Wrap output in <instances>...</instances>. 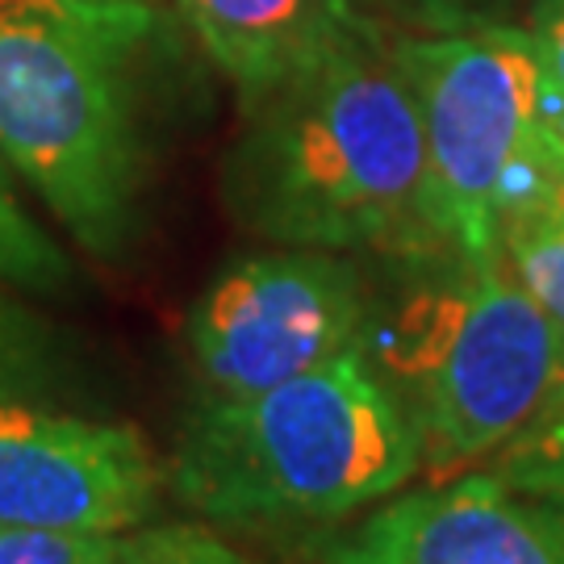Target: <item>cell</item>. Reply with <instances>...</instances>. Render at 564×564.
Segmentation results:
<instances>
[{
    "label": "cell",
    "instance_id": "obj_5",
    "mask_svg": "<svg viewBox=\"0 0 564 564\" xmlns=\"http://www.w3.org/2000/svg\"><path fill=\"white\" fill-rule=\"evenodd\" d=\"M426 142V223L447 260H502V226L544 209L552 151L540 59L523 21L405 34Z\"/></svg>",
    "mask_w": 564,
    "mask_h": 564
},
{
    "label": "cell",
    "instance_id": "obj_19",
    "mask_svg": "<svg viewBox=\"0 0 564 564\" xmlns=\"http://www.w3.org/2000/svg\"><path fill=\"white\" fill-rule=\"evenodd\" d=\"M544 139H547V134H544ZM547 147H552V184H547L544 209H561V214H564V142L547 139Z\"/></svg>",
    "mask_w": 564,
    "mask_h": 564
},
{
    "label": "cell",
    "instance_id": "obj_6",
    "mask_svg": "<svg viewBox=\"0 0 564 564\" xmlns=\"http://www.w3.org/2000/svg\"><path fill=\"white\" fill-rule=\"evenodd\" d=\"M364 284L335 251L281 247L230 263L205 289L184 339L202 402L251 398L356 347Z\"/></svg>",
    "mask_w": 564,
    "mask_h": 564
},
{
    "label": "cell",
    "instance_id": "obj_7",
    "mask_svg": "<svg viewBox=\"0 0 564 564\" xmlns=\"http://www.w3.org/2000/svg\"><path fill=\"white\" fill-rule=\"evenodd\" d=\"M163 485L134 426L0 398V527L126 535L160 510Z\"/></svg>",
    "mask_w": 564,
    "mask_h": 564
},
{
    "label": "cell",
    "instance_id": "obj_8",
    "mask_svg": "<svg viewBox=\"0 0 564 564\" xmlns=\"http://www.w3.org/2000/svg\"><path fill=\"white\" fill-rule=\"evenodd\" d=\"M323 564H561L494 473H464L372 510L323 552Z\"/></svg>",
    "mask_w": 564,
    "mask_h": 564
},
{
    "label": "cell",
    "instance_id": "obj_9",
    "mask_svg": "<svg viewBox=\"0 0 564 564\" xmlns=\"http://www.w3.org/2000/svg\"><path fill=\"white\" fill-rule=\"evenodd\" d=\"M209 59L239 88L242 105L297 72L347 21L372 13L364 0H176Z\"/></svg>",
    "mask_w": 564,
    "mask_h": 564
},
{
    "label": "cell",
    "instance_id": "obj_10",
    "mask_svg": "<svg viewBox=\"0 0 564 564\" xmlns=\"http://www.w3.org/2000/svg\"><path fill=\"white\" fill-rule=\"evenodd\" d=\"M0 281L30 293H63L76 281L67 251L25 214L4 167H0Z\"/></svg>",
    "mask_w": 564,
    "mask_h": 564
},
{
    "label": "cell",
    "instance_id": "obj_1",
    "mask_svg": "<svg viewBox=\"0 0 564 564\" xmlns=\"http://www.w3.org/2000/svg\"><path fill=\"white\" fill-rule=\"evenodd\" d=\"M242 113L226 197L251 235L314 251H440L398 25L360 13Z\"/></svg>",
    "mask_w": 564,
    "mask_h": 564
},
{
    "label": "cell",
    "instance_id": "obj_17",
    "mask_svg": "<svg viewBox=\"0 0 564 564\" xmlns=\"http://www.w3.org/2000/svg\"><path fill=\"white\" fill-rule=\"evenodd\" d=\"M118 535L0 527V564H105Z\"/></svg>",
    "mask_w": 564,
    "mask_h": 564
},
{
    "label": "cell",
    "instance_id": "obj_3",
    "mask_svg": "<svg viewBox=\"0 0 564 564\" xmlns=\"http://www.w3.org/2000/svg\"><path fill=\"white\" fill-rule=\"evenodd\" d=\"M419 468V431L356 343L263 393L197 405L172 489L218 523H339L393 498Z\"/></svg>",
    "mask_w": 564,
    "mask_h": 564
},
{
    "label": "cell",
    "instance_id": "obj_13",
    "mask_svg": "<svg viewBox=\"0 0 564 564\" xmlns=\"http://www.w3.org/2000/svg\"><path fill=\"white\" fill-rule=\"evenodd\" d=\"M485 473L519 498H564V414L510 440L498 456H489Z\"/></svg>",
    "mask_w": 564,
    "mask_h": 564
},
{
    "label": "cell",
    "instance_id": "obj_16",
    "mask_svg": "<svg viewBox=\"0 0 564 564\" xmlns=\"http://www.w3.org/2000/svg\"><path fill=\"white\" fill-rule=\"evenodd\" d=\"M527 34L540 59V118L552 142H564V0H535L527 9Z\"/></svg>",
    "mask_w": 564,
    "mask_h": 564
},
{
    "label": "cell",
    "instance_id": "obj_4",
    "mask_svg": "<svg viewBox=\"0 0 564 564\" xmlns=\"http://www.w3.org/2000/svg\"><path fill=\"white\" fill-rule=\"evenodd\" d=\"M360 347L405 405L431 481L473 473L564 414V326L506 260H452L447 276L414 284L364 323Z\"/></svg>",
    "mask_w": 564,
    "mask_h": 564
},
{
    "label": "cell",
    "instance_id": "obj_14",
    "mask_svg": "<svg viewBox=\"0 0 564 564\" xmlns=\"http://www.w3.org/2000/svg\"><path fill=\"white\" fill-rule=\"evenodd\" d=\"M377 18L405 34H460L481 25H506L535 0H364Z\"/></svg>",
    "mask_w": 564,
    "mask_h": 564
},
{
    "label": "cell",
    "instance_id": "obj_15",
    "mask_svg": "<svg viewBox=\"0 0 564 564\" xmlns=\"http://www.w3.org/2000/svg\"><path fill=\"white\" fill-rule=\"evenodd\" d=\"M105 564H251L242 552L218 540L209 527L172 523V527H134L118 535Z\"/></svg>",
    "mask_w": 564,
    "mask_h": 564
},
{
    "label": "cell",
    "instance_id": "obj_11",
    "mask_svg": "<svg viewBox=\"0 0 564 564\" xmlns=\"http://www.w3.org/2000/svg\"><path fill=\"white\" fill-rule=\"evenodd\" d=\"M502 260L527 293L564 326V214L535 209L502 226Z\"/></svg>",
    "mask_w": 564,
    "mask_h": 564
},
{
    "label": "cell",
    "instance_id": "obj_2",
    "mask_svg": "<svg viewBox=\"0 0 564 564\" xmlns=\"http://www.w3.org/2000/svg\"><path fill=\"white\" fill-rule=\"evenodd\" d=\"M147 0H0V160L97 260L139 235Z\"/></svg>",
    "mask_w": 564,
    "mask_h": 564
},
{
    "label": "cell",
    "instance_id": "obj_18",
    "mask_svg": "<svg viewBox=\"0 0 564 564\" xmlns=\"http://www.w3.org/2000/svg\"><path fill=\"white\" fill-rule=\"evenodd\" d=\"M523 506L552 547V556L564 564V498H523Z\"/></svg>",
    "mask_w": 564,
    "mask_h": 564
},
{
    "label": "cell",
    "instance_id": "obj_12",
    "mask_svg": "<svg viewBox=\"0 0 564 564\" xmlns=\"http://www.w3.org/2000/svg\"><path fill=\"white\" fill-rule=\"evenodd\" d=\"M59 381L55 330L0 293V398H30Z\"/></svg>",
    "mask_w": 564,
    "mask_h": 564
}]
</instances>
